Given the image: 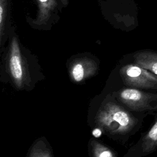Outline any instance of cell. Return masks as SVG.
<instances>
[{
	"label": "cell",
	"instance_id": "obj_7",
	"mask_svg": "<svg viewBox=\"0 0 157 157\" xmlns=\"http://www.w3.org/2000/svg\"><path fill=\"white\" fill-rule=\"evenodd\" d=\"M134 62L137 65L157 74V52L144 50L134 54Z\"/></svg>",
	"mask_w": 157,
	"mask_h": 157
},
{
	"label": "cell",
	"instance_id": "obj_3",
	"mask_svg": "<svg viewBox=\"0 0 157 157\" xmlns=\"http://www.w3.org/2000/svg\"><path fill=\"white\" fill-rule=\"evenodd\" d=\"M120 75L128 86L157 91V74L136 64H127L120 69Z\"/></svg>",
	"mask_w": 157,
	"mask_h": 157
},
{
	"label": "cell",
	"instance_id": "obj_1",
	"mask_svg": "<svg viewBox=\"0 0 157 157\" xmlns=\"http://www.w3.org/2000/svg\"><path fill=\"white\" fill-rule=\"evenodd\" d=\"M96 123L111 134L124 135L134 129L139 120L120 105L108 102L99 109Z\"/></svg>",
	"mask_w": 157,
	"mask_h": 157
},
{
	"label": "cell",
	"instance_id": "obj_6",
	"mask_svg": "<svg viewBox=\"0 0 157 157\" xmlns=\"http://www.w3.org/2000/svg\"><path fill=\"white\" fill-rule=\"evenodd\" d=\"M97 70V64L90 58H80L75 60L70 67V75L75 82H80L93 75Z\"/></svg>",
	"mask_w": 157,
	"mask_h": 157
},
{
	"label": "cell",
	"instance_id": "obj_2",
	"mask_svg": "<svg viewBox=\"0 0 157 157\" xmlns=\"http://www.w3.org/2000/svg\"><path fill=\"white\" fill-rule=\"evenodd\" d=\"M118 96L120 101L132 111H157V92H146L131 87L121 90Z\"/></svg>",
	"mask_w": 157,
	"mask_h": 157
},
{
	"label": "cell",
	"instance_id": "obj_10",
	"mask_svg": "<svg viewBox=\"0 0 157 157\" xmlns=\"http://www.w3.org/2000/svg\"><path fill=\"white\" fill-rule=\"evenodd\" d=\"M11 0H0V35L2 38L10 15Z\"/></svg>",
	"mask_w": 157,
	"mask_h": 157
},
{
	"label": "cell",
	"instance_id": "obj_5",
	"mask_svg": "<svg viewBox=\"0 0 157 157\" xmlns=\"http://www.w3.org/2000/svg\"><path fill=\"white\" fill-rule=\"evenodd\" d=\"M9 68L10 75L16 86L19 88H21L25 77V72L20 48L15 36L13 37L10 43L9 54Z\"/></svg>",
	"mask_w": 157,
	"mask_h": 157
},
{
	"label": "cell",
	"instance_id": "obj_13",
	"mask_svg": "<svg viewBox=\"0 0 157 157\" xmlns=\"http://www.w3.org/2000/svg\"><path fill=\"white\" fill-rule=\"evenodd\" d=\"M92 134L95 137H99L102 134V131L99 128H95L94 130L92 131Z\"/></svg>",
	"mask_w": 157,
	"mask_h": 157
},
{
	"label": "cell",
	"instance_id": "obj_11",
	"mask_svg": "<svg viewBox=\"0 0 157 157\" xmlns=\"http://www.w3.org/2000/svg\"><path fill=\"white\" fill-rule=\"evenodd\" d=\"M93 155L96 157H112L115 156V154L106 146L99 143V142L93 140L91 142Z\"/></svg>",
	"mask_w": 157,
	"mask_h": 157
},
{
	"label": "cell",
	"instance_id": "obj_9",
	"mask_svg": "<svg viewBox=\"0 0 157 157\" xmlns=\"http://www.w3.org/2000/svg\"><path fill=\"white\" fill-rule=\"evenodd\" d=\"M157 149V117L148 132L143 137L140 150L142 155L150 154Z\"/></svg>",
	"mask_w": 157,
	"mask_h": 157
},
{
	"label": "cell",
	"instance_id": "obj_8",
	"mask_svg": "<svg viewBox=\"0 0 157 157\" xmlns=\"http://www.w3.org/2000/svg\"><path fill=\"white\" fill-rule=\"evenodd\" d=\"M102 12L115 18L122 17L126 0H97Z\"/></svg>",
	"mask_w": 157,
	"mask_h": 157
},
{
	"label": "cell",
	"instance_id": "obj_4",
	"mask_svg": "<svg viewBox=\"0 0 157 157\" xmlns=\"http://www.w3.org/2000/svg\"><path fill=\"white\" fill-rule=\"evenodd\" d=\"M37 7L35 18H29L33 26L42 27L49 25L58 17V13L69 4V0H34Z\"/></svg>",
	"mask_w": 157,
	"mask_h": 157
},
{
	"label": "cell",
	"instance_id": "obj_12",
	"mask_svg": "<svg viewBox=\"0 0 157 157\" xmlns=\"http://www.w3.org/2000/svg\"><path fill=\"white\" fill-rule=\"evenodd\" d=\"M30 156H51L52 155L49 150L45 148L41 143L35 145L31 151Z\"/></svg>",
	"mask_w": 157,
	"mask_h": 157
}]
</instances>
